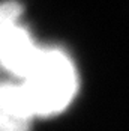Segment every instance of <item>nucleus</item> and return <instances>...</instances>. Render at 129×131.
Segmentation results:
<instances>
[{"mask_svg":"<svg viewBox=\"0 0 129 131\" xmlns=\"http://www.w3.org/2000/svg\"><path fill=\"white\" fill-rule=\"evenodd\" d=\"M23 84L35 115H54L63 110L77 89L72 62L60 50H41Z\"/></svg>","mask_w":129,"mask_h":131,"instance_id":"obj_1","label":"nucleus"},{"mask_svg":"<svg viewBox=\"0 0 129 131\" xmlns=\"http://www.w3.org/2000/svg\"><path fill=\"white\" fill-rule=\"evenodd\" d=\"M18 15L20 6L12 0L2 6V62L11 72L26 77L41 50L18 24Z\"/></svg>","mask_w":129,"mask_h":131,"instance_id":"obj_2","label":"nucleus"},{"mask_svg":"<svg viewBox=\"0 0 129 131\" xmlns=\"http://www.w3.org/2000/svg\"><path fill=\"white\" fill-rule=\"evenodd\" d=\"M35 115L23 86L5 83L2 88V131H29Z\"/></svg>","mask_w":129,"mask_h":131,"instance_id":"obj_3","label":"nucleus"}]
</instances>
